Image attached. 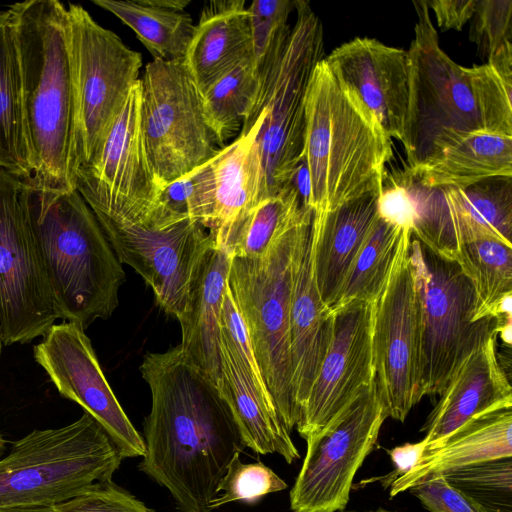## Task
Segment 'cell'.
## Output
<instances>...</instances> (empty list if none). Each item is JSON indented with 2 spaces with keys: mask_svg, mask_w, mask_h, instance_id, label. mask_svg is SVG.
Listing matches in <instances>:
<instances>
[{
  "mask_svg": "<svg viewBox=\"0 0 512 512\" xmlns=\"http://www.w3.org/2000/svg\"><path fill=\"white\" fill-rule=\"evenodd\" d=\"M140 372L151 410L139 470L169 491L177 512H211L233 456L245 447L227 402L180 345L146 353Z\"/></svg>",
  "mask_w": 512,
  "mask_h": 512,
  "instance_id": "obj_1",
  "label": "cell"
},
{
  "mask_svg": "<svg viewBox=\"0 0 512 512\" xmlns=\"http://www.w3.org/2000/svg\"><path fill=\"white\" fill-rule=\"evenodd\" d=\"M407 52L409 104L403 144L406 171L422 167L477 132L512 136V85L488 64L464 67L443 51L426 0Z\"/></svg>",
  "mask_w": 512,
  "mask_h": 512,
  "instance_id": "obj_2",
  "label": "cell"
},
{
  "mask_svg": "<svg viewBox=\"0 0 512 512\" xmlns=\"http://www.w3.org/2000/svg\"><path fill=\"white\" fill-rule=\"evenodd\" d=\"M15 24L31 179L39 190L76 189V111L67 7L57 0L9 6Z\"/></svg>",
  "mask_w": 512,
  "mask_h": 512,
  "instance_id": "obj_3",
  "label": "cell"
},
{
  "mask_svg": "<svg viewBox=\"0 0 512 512\" xmlns=\"http://www.w3.org/2000/svg\"><path fill=\"white\" fill-rule=\"evenodd\" d=\"M20 198L57 318L84 329L110 318L125 271L88 203L77 190L47 192L23 181Z\"/></svg>",
  "mask_w": 512,
  "mask_h": 512,
  "instance_id": "obj_4",
  "label": "cell"
},
{
  "mask_svg": "<svg viewBox=\"0 0 512 512\" xmlns=\"http://www.w3.org/2000/svg\"><path fill=\"white\" fill-rule=\"evenodd\" d=\"M392 156V139L323 58L305 97L302 161L309 177L312 212H329L363 195L381 193Z\"/></svg>",
  "mask_w": 512,
  "mask_h": 512,
  "instance_id": "obj_5",
  "label": "cell"
},
{
  "mask_svg": "<svg viewBox=\"0 0 512 512\" xmlns=\"http://www.w3.org/2000/svg\"><path fill=\"white\" fill-rule=\"evenodd\" d=\"M294 24L276 35L255 67L258 87L239 134L264 114L256 141L266 198L288 188L302 162L305 97L316 65L325 57L323 25L307 1H295Z\"/></svg>",
  "mask_w": 512,
  "mask_h": 512,
  "instance_id": "obj_6",
  "label": "cell"
},
{
  "mask_svg": "<svg viewBox=\"0 0 512 512\" xmlns=\"http://www.w3.org/2000/svg\"><path fill=\"white\" fill-rule=\"evenodd\" d=\"M123 459L86 413L65 426L35 429L0 460V507L58 505L112 480Z\"/></svg>",
  "mask_w": 512,
  "mask_h": 512,
  "instance_id": "obj_7",
  "label": "cell"
},
{
  "mask_svg": "<svg viewBox=\"0 0 512 512\" xmlns=\"http://www.w3.org/2000/svg\"><path fill=\"white\" fill-rule=\"evenodd\" d=\"M313 217L310 208L257 258L231 257L227 284L280 419L291 432L299 414L292 395L290 295L299 234Z\"/></svg>",
  "mask_w": 512,
  "mask_h": 512,
  "instance_id": "obj_8",
  "label": "cell"
},
{
  "mask_svg": "<svg viewBox=\"0 0 512 512\" xmlns=\"http://www.w3.org/2000/svg\"><path fill=\"white\" fill-rule=\"evenodd\" d=\"M411 261L420 314V387L441 394L461 362L491 337L510 344L511 322L473 320V284L458 264L411 239Z\"/></svg>",
  "mask_w": 512,
  "mask_h": 512,
  "instance_id": "obj_9",
  "label": "cell"
},
{
  "mask_svg": "<svg viewBox=\"0 0 512 512\" xmlns=\"http://www.w3.org/2000/svg\"><path fill=\"white\" fill-rule=\"evenodd\" d=\"M67 13L78 173L99 154L130 90L139 81L142 55L97 23L83 6L68 3Z\"/></svg>",
  "mask_w": 512,
  "mask_h": 512,
  "instance_id": "obj_10",
  "label": "cell"
},
{
  "mask_svg": "<svg viewBox=\"0 0 512 512\" xmlns=\"http://www.w3.org/2000/svg\"><path fill=\"white\" fill-rule=\"evenodd\" d=\"M140 83L143 140L163 189L211 160L221 148L183 61L153 59L145 66Z\"/></svg>",
  "mask_w": 512,
  "mask_h": 512,
  "instance_id": "obj_11",
  "label": "cell"
},
{
  "mask_svg": "<svg viewBox=\"0 0 512 512\" xmlns=\"http://www.w3.org/2000/svg\"><path fill=\"white\" fill-rule=\"evenodd\" d=\"M388 417L376 381L306 439L307 451L290 491L293 512H342L356 472Z\"/></svg>",
  "mask_w": 512,
  "mask_h": 512,
  "instance_id": "obj_12",
  "label": "cell"
},
{
  "mask_svg": "<svg viewBox=\"0 0 512 512\" xmlns=\"http://www.w3.org/2000/svg\"><path fill=\"white\" fill-rule=\"evenodd\" d=\"M412 231H403L398 251L374 302L372 351L375 381L388 417L404 422L422 398L420 314L411 261Z\"/></svg>",
  "mask_w": 512,
  "mask_h": 512,
  "instance_id": "obj_13",
  "label": "cell"
},
{
  "mask_svg": "<svg viewBox=\"0 0 512 512\" xmlns=\"http://www.w3.org/2000/svg\"><path fill=\"white\" fill-rule=\"evenodd\" d=\"M22 180L0 169V336L3 346L43 337L58 319L27 220Z\"/></svg>",
  "mask_w": 512,
  "mask_h": 512,
  "instance_id": "obj_14",
  "label": "cell"
},
{
  "mask_svg": "<svg viewBox=\"0 0 512 512\" xmlns=\"http://www.w3.org/2000/svg\"><path fill=\"white\" fill-rule=\"evenodd\" d=\"M96 217L120 263L132 267L151 287L161 309L179 320L201 261L215 245L208 230L191 219L159 225L150 216Z\"/></svg>",
  "mask_w": 512,
  "mask_h": 512,
  "instance_id": "obj_15",
  "label": "cell"
},
{
  "mask_svg": "<svg viewBox=\"0 0 512 512\" xmlns=\"http://www.w3.org/2000/svg\"><path fill=\"white\" fill-rule=\"evenodd\" d=\"M77 191L95 215L141 220L162 191L149 162L141 128V83L132 87L99 154L77 173Z\"/></svg>",
  "mask_w": 512,
  "mask_h": 512,
  "instance_id": "obj_16",
  "label": "cell"
},
{
  "mask_svg": "<svg viewBox=\"0 0 512 512\" xmlns=\"http://www.w3.org/2000/svg\"><path fill=\"white\" fill-rule=\"evenodd\" d=\"M34 346V359L59 394L83 408L107 433L123 458L142 457L144 439L113 393L85 329L63 321Z\"/></svg>",
  "mask_w": 512,
  "mask_h": 512,
  "instance_id": "obj_17",
  "label": "cell"
},
{
  "mask_svg": "<svg viewBox=\"0 0 512 512\" xmlns=\"http://www.w3.org/2000/svg\"><path fill=\"white\" fill-rule=\"evenodd\" d=\"M415 203L412 235L450 258L463 241L492 237L512 245V177H495L459 188H425L404 176Z\"/></svg>",
  "mask_w": 512,
  "mask_h": 512,
  "instance_id": "obj_18",
  "label": "cell"
},
{
  "mask_svg": "<svg viewBox=\"0 0 512 512\" xmlns=\"http://www.w3.org/2000/svg\"><path fill=\"white\" fill-rule=\"evenodd\" d=\"M332 313L331 342L296 424L299 435L305 440L321 431L375 379L374 302L352 304Z\"/></svg>",
  "mask_w": 512,
  "mask_h": 512,
  "instance_id": "obj_19",
  "label": "cell"
},
{
  "mask_svg": "<svg viewBox=\"0 0 512 512\" xmlns=\"http://www.w3.org/2000/svg\"><path fill=\"white\" fill-rule=\"evenodd\" d=\"M324 61L383 132L402 142L409 104L406 50L355 37L335 47Z\"/></svg>",
  "mask_w": 512,
  "mask_h": 512,
  "instance_id": "obj_20",
  "label": "cell"
},
{
  "mask_svg": "<svg viewBox=\"0 0 512 512\" xmlns=\"http://www.w3.org/2000/svg\"><path fill=\"white\" fill-rule=\"evenodd\" d=\"M333 326L334 314L322 302L316 283L311 219L299 234L291 278V384L299 415L331 342Z\"/></svg>",
  "mask_w": 512,
  "mask_h": 512,
  "instance_id": "obj_21",
  "label": "cell"
},
{
  "mask_svg": "<svg viewBox=\"0 0 512 512\" xmlns=\"http://www.w3.org/2000/svg\"><path fill=\"white\" fill-rule=\"evenodd\" d=\"M496 344L497 337L488 339L453 373L421 428L426 432L424 454L475 416L512 407V387L499 361Z\"/></svg>",
  "mask_w": 512,
  "mask_h": 512,
  "instance_id": "obj_22",
  "label": "cell"
},
{
  "mask_svg": "<svg viewBox=\"0 0 512 512\" xmlns=\"http://www.w3.org/2000/svg\"><path fill=\"white\" fill-rule=\"evenodd\" d=\"M248 60L253 41L245 1L206 2L183 60L200 94Z\"/></svg>",
  "mask_w": 512,
  "mask_h": 512,
  "instance_id": "obj_23",
  "label": "cell"
},
{
  "mask_svg": "<svg viewBox=\"0 0 512 512\" xmlns=\"http://www.w3.org/2000/svg\"><path fill=\"white\" fill-rule=\"evenodd\" d=\"M380 194L369 193L329 212L313 213L315 278L322 302L329 311L378 219Z\"/></svg>",
  "mask_w": 512,
  "mask_h": 512,
  "instance_id": "obj_24",
  "label": "cell"
},
{
  "mask_svg": "<svg viewBox=\"0 0 512 512\" xmlns=\"http://www.w3.org/2000/svg\"><path fill=\"white\" fill-rule=\"evenodd\" d=\"M505 457H512V407L482 413L461 425L395 479L389 494L393 498L453 469Z\"/></svg>",
  "mask_w": 512,
  "mask_h": 512,
  "instance_id": "obj_25",
  "label": "cell"
},
{
  "mask_svg": "<svg viewBox=\"0 0 512 512\" xmlns=\"http://www.w3.org/2000/svg\"><path fill=\"white\" fill-rule=\"evenodd\" d=\"M231 257L213 245L205 253L182 317L183 352L217 387L221 378L220 317Z\"/></svg>",
  "mask_w": 512,
  "mask_h": 512,
  "instance_id": "obj_26",
  "label": "cell"
},
{
  "mask_svg": "<svg viewBox=\"0 0 512 512\" xmlns=\"http://www.w3.org/2000/svg\"><path fill=\"white\" fill-rule=\"evenodd\" d=\"M221 378L218 388L227 402L243 444L259 454L277 453L288 464L300 458L276 407L257 391L220 332Z\"/></svg>",
  "mask_w": 512,
  "mask_h": 512,
  "instance_id": "obj_27",
  "label": "cell"
},
{
  "mask_svg": "<svg viewBox=\"0 0 512 512\" xmlns=\"http://www.w3.org/2000/svg\"><path fill=\"white\" fill-rule=\"evenodd\" d=\"M405 175L425 188H464L495 177H512V136L477 132Z\"/></svg>",
  "mask_w": 512,
  "mask_h": 512,
  "instance_id": "obj_28",
  "label": "cell"
},
{
  "mask_svg": "<svg viewBox=\"0 0 512 512\" xmlns=\"http://www.w3.org/2000/svg\"><path fill=\"white\" fill-rule=\"evenodd\" d=\"M263 119L261 113L248 133L239 134L212 158L216 200L208 231L211 236L266 199L264 169L256 141Z\"/></svg>",
  "mask_w": 512,
  "mask_h": 512,
  "instance_id": "obj_29",
  "label": "cell"
},
{
  "mask_svg": "<svg viewBox=\"0 0 512 512\" xmlns=\"http://www.w3.org/2000/svg\"><path fill=\"white\" fill-rule=\"evenodd\" d=\"M471 280L476 297L473 320L511 322L512 245L492 237L460 242L450 258Z\"/></svg>",
  "mask_w": 512,
  "mask_h": 512,
  "instance_id": "obj_30",
  "label": "cell"
},
{
  "mask_svg": "<svg viewBox=\"0 0 512 512\" xmlns=\"http://www.w3.org/2000/svg\"><path fill=\"white\" fill-rule=\"evenodd\" d=\"M0 169L23 182L31 179L15 24L10 9L0 12Z\"/></svg>",
  "mask_w": 512,
  "mask_h": 512,
  "instance_id": "obj_31",
  "label": "cell"
},
{
  "mask_svg": "<svg viewBox=\"0 0 512 512\" xmlns=\"http://www.w3.org/2000/svg\"><path fill=\"white\" fill-rule=\"evenodd\" d=\"M307 207L292 183L266 198L211 236L231 257L257 258Z\"/></svg>",
  "mask_w": 512,
  "mask_h": 512,
  "instance_id": "obj_32",
  "label": "cell"
},
{
  "mask_svg": "<svg viewBox=\"0 0 512 512\" xmlns=\"http://www.w3.org/2000/svg\"><path fill=\"white\" fill-rule=\"evenodd\" d=\"M130 27L154 59L183 61L195 24L190 14L151 6L145 0H93Z\"/></svg>",
  "mask_w": 512,
  "mask_h": 512,
  "instance_id": "obj_33",
  "label": "cell"
},
{
  "mask_svg": "<svg viewBox=\"0 0 512 512\" xmlns=\"http://www.w3.org/2000/svg\"><path fill=\"white\" fill-rule=\"evenodd\" d=\"M403 228L379 216L356 256L330 312L361 302H375L393 266Z\"/></svg>",
  "mask_w": 512,
  "mask_h": 512,
  "instance_id": "obj_34",
  "label": "cell"
},
{
  "mask_svg": "<svg viewBox=\"0 0 512 512\" xmlns=\"http://www.w3.org/2000/svg\"><path fill=\"white\" fill-rule=\"evenodd\" d=\"M258 87L252 60L245 61L210 86L203 94L204 115L219 147L238 136Z\"/></svg>",
  "mask_w": 512,
  "mask_h": 512,
  "instance_id": "obj_35",
  "label": "cell"
},
{
  "mask_svg": "<svg viewBox=\"0 0 512 512\" xmlns=\"http://www.w3.org/2000/svg\"><path fill=\"white\" fill-rule=\"evenodd\" d=\"M443 477L484 512H512L511 457L459 467Z\"/></svg>",
  "mask_w": 512,
  "mask_h": 512,
  "instance_id": "obj_36",
  "label": "cell"
},
{
  "mask_svg": "<svg viewBox=\"0 0 512 512\" xmlns=\"http://www.w3.org/2000/svg\"><path fill=\"white\" fill-rule=\"evenodd\" d=\"M216 185L212 159L163 187L157 206L194 220L208 231L215 212Z\"/></svg>",
  "mask_w": 512,
  "mask_h": 512,
  "instance_id": "obj_37",
  "label": "cell"
},
{
  "mask_svg": "<svg viewBox=\"0 0 512 512\" xmlns=\"http://www.w3.org/2000/svg\"><path fill=\"white\" fill-rule=\"evenodd\" d=\"M239 454L233 456L219 484V494L210 504L211 511L234 501L255 503L267 494L288 487L271 468L260 461L242 463Z\"/></svg>",
  "mask_w": 512,
  "mask_h": 512,
  "instance_id": "obj_38",
  "label": "cell"
},
{
  "mask_svg": "<svg viewBox=\"0 0 512 512\" xmlns=\"http://www.w3.org/2000/svg\"><path fill=\"white\" fill-rule=\"evenodd\" d=\"M469 38L487 59L512 39V1L477 0Z\"/></svg>",
  "mask_w": 512,
  "mask_h": 512,
  "instance_id": "obj_39",
  "label": "cell"
},
{
  "mask_svg": "<svg viewBox=\"0 0 512 512\" xmlns=\"http://www.w3.org/2000/svg\"><path fill=\"white\" fill-rule=\"evenodd\" d=\"M220 330L258 393L267 402L276 407L263 378L247 329L234 302L228 284H226L223 292Z\"/></svg>",
  "mask_w": 512,
  "mask_h": 512,
  "instance_id": "obj_40",
  "label": "cell"
},
{
  "mask_svg": "<svg viewBox=\"0 0 512 512\" xmlns=\"http://www.w3.org/2000/svg\"><path fill=\"white\" fill-rule=\"evenodd\" d=\"M55 512H155L112 480L97 482L72 499L54 506Z\"/></svg>",
  "mask_w": 512,
  "mask_h": 512,
  "instance_id": "obj_41",
  "label": "cell"
},
{
  "mask_svg": "<svg viewBox=\"0 0 512 512\" xmlns=\"http://www.w3.org/2000/svg\"><path fill=\"white\" fill-rule=\"evenodd\" d=\"M247 9L252 30L253 65L256 67L278 32L288 24L289 16L295 9V1L255 0Z\"/></svg>",
  "mask_w": 512,
  "mask_h": 512,
  "instance_id": "obj_42",
  "label": "cell"
},
{
  "mask_svg": "<svg viewBox=\"0 0 512 512\" xmlns=\"http://www.w3.org/2000/svg\"><path fill=\"white\" fill-rule=\"evenodd\" d=\"M409 490L430 512H484L451 487L443 475L424 481Z\"/></svg>",
  "mask_w": 512,
  "mask_h": 512,
  "instance_id": "obj_43",
  "label": "cell"
},
{
  "mask_svg": "<svg viewBox=\"0 0 512 512\" xmlns=\"http://www.w3.org/2000/svg\"><path fill=\"white\" fill-rule=\"evenodd\" d=\"M378 214L412 231L416 216L415 203L405 179L384 185L378 199Z\"/></svg>",
  "mask_w": 512,
  "mask_h": 512,
  "instance_id": "obj_44",
  "label": "cell"
},
{
  "mask_svg": "<svg viewBox=\"0 0 512 512\" xmlns=\"http://www.w3.org/2000/svg\"><path fill=\"white\" fill-rule=\"evenodd\" d=\"M441 31H460L470 21L477 0H426Z\"/></svg>",
  "mask_w": 512,
  "mask_h": 512,
  "instance_id": "obj_45",
  "label": "cell"
},
{
  "mask_svg": "<svg viewBox=\"0 0 512 512\" xmlns=\"http://www.w3.org/2000/svg\"><path fill=\"white\" fill-rule=\"evenodd\" d=\"M425 447L426 442L422 439L420 442L405 443L389 450L388 453L395 469L389 474L376 479L382 483L384 488H388L395 479L406 474L418 463L424 454Z\"/></svg>",
  "mask_w": 512,
  "mask_h": 512,
  "instance_id": "obj_46",
  "label": "cell"
},
{
  "mask_svg": "<svg viewBox=\"0 0 512 512\" xmlns=\"http://www.w3.org/2000/svg\"><path fill=\"white\" fill-rule=\"evenodd\" d=\"M145 2L151 6L176 11L183 12L184 9L190 4L189 0H145Z\"/></svg>",
  "mask_w": 512,
  "mask_h": 512,
  "instance_id": "obj_47",
  "label": "cell"
},
{
  "mask_svg": "<svg viewBox=\"0 0 512 512\" xmlns=\"http://www.w3.org/2000/svg\"><path fill=\"white\" fill-rule=\"evenodd\" d=\"M0 512H55L54 506H7L0 507Z\"/></svg>",
  "mask_w": 512,
  "mask_h": 512,
  "instance_id": "obj_48",
  "label": "cell"
},
{
  "mask_svg": "<svg viewBox=\"0 0 512 512\" xmlns=\"http://www.w3.org/2000/svg\"><path fill=\"white\" fill-rule=\"evenodd\" d=\"M6 440L3 438V436L0 433V453L5 449Z\"/></svg>",
  "mask_w": 512,
  "mask_h": 512,
  "instance_id": "obj_49",
  "label": "cell"
},
{
  "mask_svg": "<svg viewBox=\"0 0 512 512\" xmlns=\"http://www.w3.org/2000/svg\"><path fill=\"white\" fill-rule=\"evenodd\" d=\"M364 512H396V511H389L386 509H377V510H373V511H364Z\"/></svg>",
  "mask_w": 512,
  "mask_h": 512,
  "instance_id": "obj_50",
  "label": "cell"
},
{
  "mask_svg": "<svg viewBox=\"0 0 512 512\" xmlns=\"http://www.w3.org/2000/svg\"><path fill=\"white\" fill-rule=\"evenodd\" d=\"M3 343H2V340H1V336H0V357L2 355V350H3Z\"/></svg>",
  "mask_w": 512,
  "mask_h": 512,
  "instance_id": "obj_51",
  "label": "cell"
}]
</instances>
